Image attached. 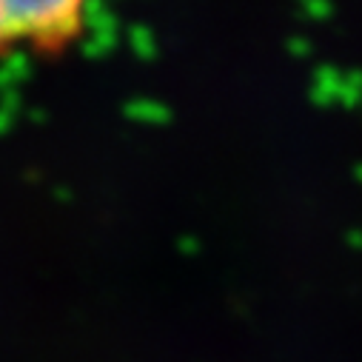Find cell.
<instances>
[{
	"instance_id": "cell-1",
	"label": "cell",
	"mask_w": 362,
	"mask_h": 362,
	"mask_svg": "<svg viewBox=\"0 0 362 362\" xmlns=\"http://www.w3.org/2000/svg\"><path fill=\"white\" fill-rule=\"evenodd\" d=\"M92 0H0V57L69 52L86 32Z\"/></svg>"
}]
</instances>
